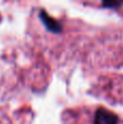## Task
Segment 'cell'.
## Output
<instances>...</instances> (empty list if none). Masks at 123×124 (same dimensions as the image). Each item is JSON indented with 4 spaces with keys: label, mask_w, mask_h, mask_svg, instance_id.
Returning a JSON list of instances; mask_svg holds the SVG:
<instances>
[{
    "label": "cell",
    "mask_w": 123,
    "mask_h": 124,
    "mask_svg": "<svg viewBox=\"0 0 123 124\" xmlns=\"http://www.w3.org/2000/svg\"><path fill=\"white\" fill-rule=\"evenodd\" d=\"M118 122H119V118L113 112L105 108H99L96 111L94 124H118Z\"/></svg>",
    "instance_id": "cell-1"
},
{
    "label": "cell",
    "mask_w": 123,
    "mask_h": 124,
    "mask_svg": "<svg viewBox=\"0 0 123 124\" xmlns=\"http://www.w3.org/2000/svg\"><path fill=\"white\" fill-rule=\"evenodd\" d=\"M39 17H40L41 22L45 24L46 28H47L48 31H50V32H52V33H60L61 32V30H62L61 24L59 23L57 20H54V17L49 16L46 11L41 10L40 12H39Z\"/></svg>",
    "instance_id": "cell-2"
},
{
    "label": "cell",
    "mask_w": 123,
    "mask_h": 124,
    "mask_svg": "<svg viewBox=\"0 0 123 124\" xmlns=\"http://www.w3.org/2000/svg\"><path fill=\"white\" fill-rule=\"evenodd\" d=\"M123 2L121 1H105L104 3H102V6L104 7H107V8H118V7H120Z\"/></svg>",
    "instance_id": "cell-3"
}]
</instances>
